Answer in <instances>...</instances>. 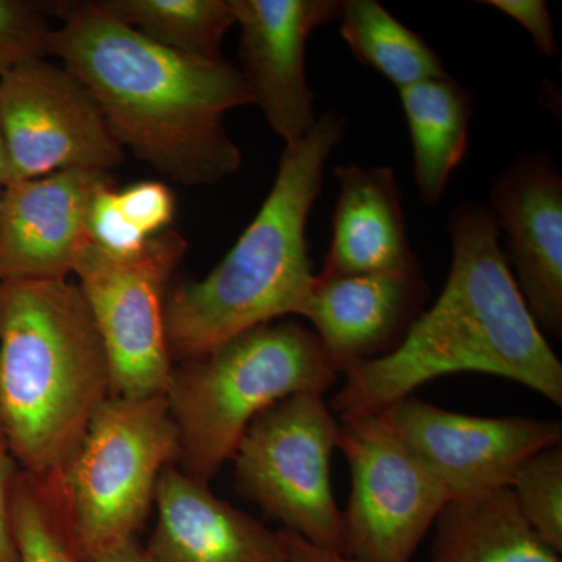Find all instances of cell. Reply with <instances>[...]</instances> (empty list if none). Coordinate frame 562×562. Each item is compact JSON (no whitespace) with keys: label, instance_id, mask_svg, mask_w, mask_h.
<instances>
[{"label":"cell","instance_id":"cell-1","mask_svg":"<svg viewBox=\"0 0 562 562\" xmlns=\"http://www.w3.org/2000/svg\"><path fill=\"white\" fill-rule=\"evenodd\" d=\"M58 16L50 55L87 85L122 149L184 187L238 172L224 120L251 103L239 68L166 49L95 2L61 3Z\"/></svg>","mask_w":562,"mask_h":562},{"label":"cell","instance_id":"cell-2","mask_svg":"<svg viewBox=\"0 0 562 562\" xmlns=\"http://www.w3.org/2000/svg\"><path fill=\"white\" fill-rule=\"evenodd\" d=\"M447 232L452 266L441 295L397 349L346 372L333 398L341 419L382 412L422 384L461 372L513 380L562 406L561 361L514 280L490 206L461 203Z\"/></svg>","mask_w":562,"mask_h":562},{"label":"cell","instance_id":"cell-3","mask_svg":"<svg viewBox=\"0 0 562 562\" xmlns=\"http://www.w3.org/2000/svg\"><path fill=\"white\" fill-rule=\"evenodd\" d=\"M110 397L109 357L79 284L0 280V422L18 469L61 475Z\"/></svg>","mask_w":562,"mask_h":562},{"label":"cell","instance_id":"cell-4","mask_svg":"<svg viewBox=\"0 0 562 562\" xmlns=\"http://www.w3.org/2000/svg\"><path fill=\"white\" fill-rule=\"evenodd\" d=\"M344 136L341 114L317 117L299 143L284 147L272 190L224 260L205 279L166 295L172 360L202 357L251 328L302 316L316 283L306 225L328 158Z\"/></svg>","mask_w":562,"mask_h":562},{"label":"cell","instance_id":"cell-5","mask_svg":"<svg viewBox=\"0 0 562 562\" xmlns=\"http://www.w3.org/2000/svg\"><path fill=\"white\" fill-rule=\"evenodd\" d=\"M336 376L316 333L294 321L260 325L173 366L166 401L180 471L209 484L258 414L290 395H322Z\"/></svg>","mask_w":562,"mask_h":562},{"label":"cell","instance_id":"cell-6","mask_svg":"<svg viewBox=\"0 0 562 562\" xmlns=\"http://www.w3.org/2000/svg\"><path fill=\"white\" fill-rule=\"evenodd\" d=\"M179 460L166 395L110 397L63 472L70 522L83 560L138 539L162 471Z\"/></svg>","mask_w":562,"mask_h":562},{"label":"cell","instance_id":"cell-7","mask_svg":"<svg viewBox=\"0 0 562 562\" xmlns=\"http://www.w3.org/2000/svg\"><path fill=\"white\" fill-rule=\"evenodd\" d=\"M339 424L319 394H294L258 414L235 460L236 490L324 552L341 554L342 513L331 487Z\"/></svg>","mask_w":562,"mask_h":562},{"label":"cell","instance_id":"cell-8","mask_svg":"<svg viewBox=\"0 0 562 562\" xmlns=\"http://www.w3.org/2000/svg\"><path fill=\"white\" fill-rule=\"evenodd\" d=\"M188 241L166 231L127 260L103 254L91 241L74 266L98 325L111 375V397H161L172 375L165 327L166 288Z\"/></svg>","mask_w":562,"mask_h":562},{"label":"cell","instance_id":"cell-9","mask_svg":"<svg viewBox=\"0 0 562 562\" xmlns=\"http://www.w3.org/2000/svg\"><path fill=\"white\" fill-rule=\"evenodd\" d=\"M341 420L338 447L351 473L349 508L342 513L344 558L409 562L449 494L379 414Z\"/></svg>","mask_w":562,"mask_h":562},{"label":"cell","instance_id":"cell-10","mask_svg":"<svg viewBox=\"0 0 562 562\" xmlns=\"http://www.w3.org/2000/svg\"><path fill=\"white\" fill-rule=\"evenodd\" d=\"M0 122L13 181L66 169L110 172L124 162L87 85L46 58L0 76Z\"/></svg>","mask_w":562,"mask_h":562},{"label":"cell","instance_id":"cell-11","mask_svg":"<svg viewBox=\"0 0 562 562\" xmlns=\"http://www.w3.org/2000/svg\"><path fill=\"white\" fill-rule=\"evenodd\" d=\"M375 414L435 473L450 502L508 487L525 460L562 441L558 420L468 416L413 395Z\"/></svg>","mask_w":562,"mask_h":562},{"label":"cell","instance_id":"cell-12","mask_svg":"<svg viewBox=\"0 0 562 562\" xmlns=\"http://www.w3.org/2000/svg\"><path fill=\"white\" fill-rule=\"evenodd\" d=\"M239 25V60L249 88L284 147L317 122L306 79V43L313 31L341 18L342 0H232Z\"/></svg>","mask_w":562,"mask_h":562},{"label":"cell","instance_id":"cell-13","mask_svg":"<svg viewBox=\"0 0 562 562\" xmlns=\"http://www.w3.org/2000/svg\"><path fill=\"white\" fill-rule=\"evenodd\" d=\"M490 199L506 236L503 255L532 319L561 338L562 176L552 155L539 150L517 157L492 180Z\"/></svg>","mask_w":562,"mask_h":562},{"label":"cell","instance_id":"cell-14","mask_svg":"<svg viewBox=\"0 0 562 562\" xmlns=\"http://www.w3.org/2000/svg\"><path fill=\"white\" fill-rule=\"evenodd\" d=\"M110 172L66 169L13 181L0 201V280H68L90 241L92 195Z\"/></svg>","mask_w":562,"mask_h":562},{"label":"cell","instance_id":"cell-15","mask_svg":"<svg viewBox=\"0 0 562 562\" xmlns=\"http://www.w3.org/2000/svg\"><path fill=\"white\" fill-rule=\"evenodd\" d=\"M428 299L424 273L316 276L302 317L314 333L336 371L346 373L360 362L376 360L397 349Z\"/></svg>","mask_w":562,"mask_h":562},{"label":"cell","instance_id":"cell-16","mask_svg":"<svg viewBox=\"0 0 562 562\" xmlns=\"http://www.w3.org/2000/svg\"><path fill=\"white\" fill-rule=\"evenodd\" d=\"M155 506L157 527L146 546L154 562H286L277 532L176 464L162 471Z\"/></svg>","mask_w":562,"mask_h":562},{"label":"cell","instance_id":"cell-17","mask_svg":"<svg viewBox=\"0 0 562 562\" xmlns=\"http://www.w3.org/2000/svg\"><path fill=\"white\" fill-rule=\"evenodd\" d=\"M339 184L322 279L422 272L406 233L403 192L387 166H335Z\"/></svg>","mask_w":562,"mask_h":562},{"label":"cell","instance_id":"cell-18","mask_svg":"<svg viewBox=\"0 0 562 562\" xmlns=\"http://www.w3.org/2000/svg\"><path fill=\"white\" fill-rule=\"evenodd\" d=\"M430 562H562L520 513L509 487L443 506Z\"/></svg>","mask_w":562,"mask_h":562},{"label":"cell","instance_id":"cell-19","mask_svg":"<svg viewBox=\"0 0 562 562\" xmlns=\"http://www.w3.org/2000/svg\"><path fill=\"white\" fill-rule=\"evenodd\" d=\"M413 143L414 180L420 201L438 205L468 154L473 94L452 77L398 90Z\"/></svg>","mask_w":562,"mask_h":562},{"label":"cell","instance_id":"cell-20","mask_svg":"<svg viewBox=\"0 0 562 562\" xmlns=\"http://www.w3.org/2000/svg\"><path fill=\"white\" fill-rule=\"evenodd\" d=\"M339 20L342 40L355 58L382 74L397 90L449 77L427 41L375 0H344Z\"/></svg>","mask_w":562,"mask_h":562},{"label":"cell","instance_id":"cell-21","mask_svg":"<svg viewBox=\"0 0 562 562\" xmlns=\"http://www.w3.org/2000/svg\"><path fill=\"white\" fill-rule=\"evenodd\" d=\"M114 20L181 54L216 60L236 25L232 0H98Z\"/></svg>","mask_w":562,"mask_h":562},{"label":"cell","instance_id":"cell-22","mask_svg":"<svg viewBox=\"0 0 562 562\" xmlns=\"http://www.w3.org/2000/svg\"><path fill=\"white\" fill-rule=\"evenodd\" d=\"M9 508L22 562H83L63 475L36 479L18 469L11 480Z\"/></svg>","mask_w":562,"mask_h":562},{"label":"cell","instance_id":"cell-23","mask_svg":"<svg viewBox=\"0 0 562 562\" xmlns=\"http://www.w3.org/2000/svg\"><path fill=\"white\" fill-rule=\"evenodd\" d=\"M508 487L527 522L561 553L562 447H550L525 460Z\"/></svg>","mask_w":562,"mask_h":562},{"label":"cell","instance_id":"cell-24","mask_svg":"<svg viewBox=\"0 0 562 562\" xmlns=\"http://www.w3.org/2000/svg\"><path fill=\"white\" fill-rule=\"evenodd\" d=\"M61 5V3H60ZM27 0H0V76L50 55V14L60 11Z\"/></svg>","mask_w":562,"mask_h":562},{"label":"cell","instance_id":"cell-25","mask_svg":"<svg viewBox=\"0 0 562 562\" xmlns=\"http://www.w3.org/2000/svg\"><path fill=\"white\" fill-rule=\"evenodd\" d=\"M88 236L99 250L117 260L136 257L149 241L125 220L113 181L99 187L92 195L88 211Z\"/></svg>","mask_w":562,"mask_h":562},{"label":"cell","instance_id":"cell-26","mask_svg":"<svg viewBox=\"0 0 562 562\" xmlns=\"http://www.w3.org/2000/svg\"><path fill=\"white\" fill-rule=\"evenodd\" d=\"M117 203L125 220L149 239L168 231L176 216V195L160 181H138L117 191Z\"/></svg>","mask_w":562,"mask_h":562},{"label":"cell","instance_id":"cell-27","mask_svg":"<svg viewBox=\"0 0 562 562\" xmlns=\"http://www.w3.org/2000/svg\"><path fill=\"white\" fill-rule=\"evenodd\" d=\"M483 5L513 18L531 36L532 43L547 57L558 54V40L549 7L542 0H483Z\"/></svg>","mask_w":562,"mask_h":562},{"label":"cell","instance_id":"cell-28","mask_svg":"<svg viewBox=\"0 0 562 562\" xmlns=\"http://www.w3.org/2000/svg\"><path fill=\"white\" fill-rule=\"evenodd\" d=\"M16 471L5 441L0 442V562H22L9 508L11 480Z\"/></svg>","mask_w":562,"mask_h":562},{"label":"cell","instance_id":"cell-29","mask_svg":"<svg viewBox=\"0 0 562 562\" xmlns=\"http://www.w3.org/2000/svg\"><path fill=\"white\" fill-rule=\"evenodd\" d=\"M277 535H279L281 550H283L286 562H351L341 554L316 549L294 532L280 530L277 531Z\"/></svg>","mask_w":562,"mask_h":562},{"label":"cell","instance_id":"cell-30","mask_svg":"<svg viewBox=\"0 0 562 562\" xmlns=\"http://www.w3.org/2000/svg\"><path fill=\"white\" fill-rule=\"evenodd\" d=\"M83 562H154L147 553L146 547L140 546L138 539L124 543L110 552L95 554Z\"/></svg>","mask_w":562,"mask_h":562},{"label":"cell","instance_id":"cell-31","mask_svg":"<svg viewBox=\"0 0 562 562\" xmlns=\"http://www.w3.org/2000/svg\"><path fill=\"white\" fill-rule=\"evenodd\" d=\"M10 183H13V173H11L9 151L3 138L2 122H0V187L5 188Z\"/></svg>","mask_w":562,"mask_h":562},{"label":"cell","instance_id":"cell-32","mask_svg":"<svg viewBox=\"0 0 562 562\" xmlns=\"http://www.w3.org/2000/svg\"><path fill=\"white\" fill-rule=\"evenodd\" d=\"M2 441H5V439H3L2 422H0V442Z\"/></svg>","mask_w":562,"mask_h":562},{"label":"cell","instance_id":"cell-33","mask_svg":"<svg viewBox=\"0 0 562 562\" xmlns=\"http://www.w3.org/2000/svg\"><path fill=\"white\" fill-rule=\"evenodd\" d=\"M2 190H3V188L0 187V201H2Z\"/></svg>","mask_w":562,"mask_h":562}]
</instances>
